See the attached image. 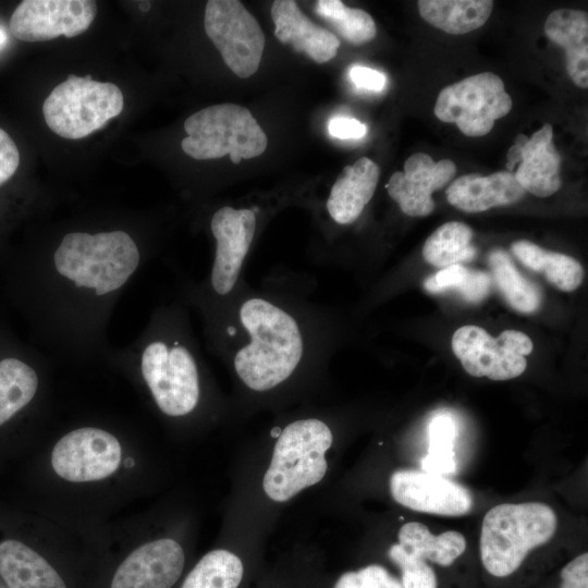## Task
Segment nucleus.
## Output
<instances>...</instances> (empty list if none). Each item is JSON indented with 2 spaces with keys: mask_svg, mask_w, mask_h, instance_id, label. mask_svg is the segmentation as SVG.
Returning a JSON list of instances; mask_svg holds the SVG:
<instances>
[{
  "mask_svg": "<svg viewBox=\"0 0 588 588\" xmlns=\"http://www.w3.org/2000/svg\"><path fill=\"white\" fill-rule=\"evenodd\" d=\"M315 287L310 275L275 268L210 321L217 353L247 392L270 394L322 371L339 334Z\"/></svg>",
  "mask_w": 588,
  "mask_h": 588,
  "instance_id": "f257e3e1",
  "label": "nucleus"
},
{
  "mask_svg": "<svg viewBox=\"0 0 588 588\" xmlns=\"http://www.w3.org/2000/svg\"><path fill=\"white\" fill-rule=\"evenodd\" d=\"M139 250L124 231L66 234L54 252L57 271L77 287L105 295L120 289L138 267Z\"/></svg>",
  "mask_w": 588,
  "mask_h": 588,
  "instance_id": "f03ea898",
  "label": "nucleus"
},
{
  "mask_svg": "<svg viewBox=\"0 0 588 588\" xmlns=\"http://www.w3.org/2000/svg\"><path fill=\"white\" fill-rule=\"evenodd\" d=\"M558 518L546 503H503L490 509L482 520L480 555L493 576L514 573L530 550L551 540Z\"/></svg>",
  "mask_w": 588,
  "mask_h": 588,
  "instance_id": "7ed1b4c3",
  "label": "nucleus"
},
{
  "mask_svg": "<svg viewBox=\"0 0 588 588\" xmlns=\"http://www.w3.org/2000/svg\"><path fill=\"white\" fill-rule=\"evenodd\" d=\"M330 426L319 417H302L281 427L271 463L264 476V490L275 502H285L324 477V453L331 446Z\"/></svg>",
  "mask_w": 588,
  "mask_h": 588,
  "instance_id": "20e7f679",
  "label": "nucleus"
},
{
  "mask_svg": "<svg viewBox=\"0 0 588 588\" xmlns=\"http://www.w3.org/2000/svg\"><path fill=\"white\" fill-rule=\"evenodd\" d=\"M260 205L236 208L224 205L210 219L215 254L204 289L210 321L215 319L248 283L246 261L259 231Z\"/></svg>",
  "mask_w": 588,
  "mask_h": 588,
  "instance_id": "39448f33",
  "label": "nucleus"
},
{
  "mask_svg": "<svg viewBox=\"0 0 588 588\" xmlns=\"http://www.w3.org/2000/svg\"><path fill=\"white\" fill-rule=\"evenodd\" d=\"M182 149L197 160L230 156L233 163L260 156L268 138L250 111L235 103H219L189 115Z\"/></svg>",
  "mask_w": 588,
  "mask_h": 588,
  "instance_id": "423d86ee",
  "label": "nucleus"
},
{
  "mask_svg": "<svg viewBox=\"0 0 588 588\" xmlns=\"http://www.w3.org/2000/svg\"><path fill=\"white\" fill-rule=\"evenodd\" d=\"M123 106V94L117 85L71 74L46 98L42 113L57 135L79 139L119 115Z\"/></svg>",
  "mask_w": 588,
  "mask_h": 588,
  "instance_id": "0eeeda50",
  "label": "nucleus"
},
{
  "mask_svg": "<svg viewBox=\"0 0 588 588\" xmlns=\"http://www.w3.org/2000/svg\"><path fill=\"white\" fill-rule=\"evenodd\" d=\"M140 368L159 409L182 417L197 407L201 388L196 354L179 338L154 340L144 350Z\"/></svg>",
  "mask_w": 588,
  "mask_h": 588,
  "instance_id": "6e6552de",
  "label": "nucleus"
},
{
  "mask_svg": "<svg viewBox=\"0 0 588 588\" xmlns=\"http://www.w3.org/2000/svg\"><path fill=\"white\" fill-rule=\"evenodd\" d=\"M512 109V98L503 81L492 72L468 76L444 87L434 105L436 117L445 123H455L467 136L488 134L494 121Z\"/></svg>",
  "mask_w": 588,
  "mask_h": 588,
  "instance_id": "1a4fd4ad",
  "label": "nucleus"
},
{
  "mask_svg": "<svg viewBox=\"0 0 588 588\" xmlns=\"http://www.w3.org/2000/svg\"><path fill=\"white\" fill-rule=\"evenodd\" d=\"M534 348L529 336L517 330H504L497 338L478 326H463L452 336V350L465 371L473 377L509 380L527 367L526 355Z\"/></svg>",
  "mask_w": 588,
  "mask_h": 588,
  "instance_id": "9d476101",
  "label": "nucleus"
},
{
  "mask_svg": "<svg viewBox=\"0 0 588 588\" xmlns=\"http://www.w3.org/2000/svg\"><path fill=\"white\" fill-rule=\"evenodd\" d=\"M204 26L224 63L236 76L247 78L257 72L265 49V34L242 2L207 1Z\"/></svg>",
  "mask_w": 588,
  "mask_h": 588,
  "instance_id": "9b49d317",
  "label": "nucleus"
},
{
  "mask_svg": "<svg viewBox=\"0 0 588 588\" xmlns=\"http://www.w3.org/2000/svg\"><path fill=\"white\" fill-rule=\"evenodd\" d=\"M121 461L117 438L99 428L84 427L62 437L53 448L51 464L63 479L85 482L112 475Z\"/></svg>",
  "mask_w": 588,
  "mask_h": 588,
  "instance_id": "f8f14e48",
  "label": "nucleus"
},
{
  "mask_svg": "<svg viewBox=\"0 0 588 588\" xmlns=\"http://www.w3.org/2000/svg\"><path fill=\"white\" fill-rule=\"evenodd\" d=\"M97 4L90 0H24L10 20V30L23 41L74 37L93 23Z\"/></svg>",
  "mask_w": 588,
  "mask_h": 588,
  "instance_id": "ddd939ff",
  "label": "nucleus"
},
{
  "mask_svg": "<svg viewBox=\"0 0 588 588\" xmlns=\"http://www.w3.org/2000/svg\"><path fill=\"white\" fill-rule=\"evenodd\" d=\"M390 491L397 503L422 513L462 516L473 507V495L468 489L426 471H394L390 478Z\"/></svg>",
  "mask_w": 588,
  "mask_h": 588,
  "instance_id": "4468645a",
  "label": "nucleus"
},
{
  "mask_svg": "<svg viewBox=\"0 0 588 588\" xmlns=\"http://www.w3.org/2000/svg\"><path fill=\"white\" fill-rule=\"evenodd\" d=\"M452 160L434 161L416 152L404 163V171L394 172L385 184L387 192L401 211L409 217H426L434 209L431 194L444 187L455 175Z\"/></svg>",
  "mask_w": 588,
  "mask_h": 588,
  "instance_id": "2eb2a0df",
  "label": "nucleus"
},
{
  "mask_svg": "<svg viewBox=\"0 0 588 588\" xmlns=\"http://www.w3.org/2000/svg\"><path fill=\"white\" fill-rule=\"evenodd\" d=\"M184 561L176 541L164 538L147 542L120 564L111 588H171L182 574Z\"/></svg>",
  "mask_w": 588,
  "mask_h": 588,
  "instance_id": "dca6fc26",
  "label": "nucleus"
},
{
  "mask_svg": "<svg viewBox=\"0 0 588 588\" xmlns=\"http://www.w3.org/2000/svg\"><path fill=\"white\" fill-rule=\"evenodd\" d=\"M274 35L295 51L305 53L317 63L332 60L340 40L330 30L310 21L294 0L273 1L270 9Z\"/></svg>",
  "mask_w": 588,
  "mask_h": 588,
  "instance_id": "f3484780",
  "label": "nucleus"
},
{
  "mask_svg": "<svg viewBox=\"0 0 588 588\" xmlns=\"http://www.w3.org/2000/svg\"><path fill=\"white\" fill-rule=\"evenodd\" d=\"M379 176V167L367 157L346 166L333 183L324 203L329 219L340 226L356 222L373 197Z\"/></svg>",
  "mask_w": 588,
  "mask_h": 588,
  "instance_id": "a211bd4d",
  "label": "nucleus"
},
{
  "mask_svg": "<svg viewBox=\"0 0 588 588\" xmlns=\"http://www.w3.org/2000/svg\"><path fill=\"white\" fill-rule=\"evenodd\" d=\"M445 194L452 206L474 213L517 203L526 192L513 173L500 171L487 176L477 173L460 176L449 185Z\"/></svg>",
  "mask_w": 588,
  "mask_h": 588,
  "instance_id": "6ab92c4d",
  "label": "nucleus"
},
{
  "mask_svg": "<svg viewBox=\"0 0 588 588\" xmlns=\"http://www.w3.org/2000/svg\"><path fill=\"white\" fill-rule=\"evenodd\" d=\"M552 125L546 123L522 149V160L514 177L525 192L549 197L561 186L559 151L552 143Z\"/></svg>",
  "mask_w": 588,
  "mask_h": 588,
  "instance_id": "aec40b11",
  "label": "nucleus"
},
{
  "mask_svg": "<svg viewBox=\"0 0 588 588\" xmlns=\"http://www.w3.org/2000/svg\"><path fill=\"white\" fill-rule=\"evenodd\" d=\"M549 40L561 46L566 54V70L580 88L588 87V15L580 10L560 9L544 23Z\"/></svg>",
  "mask_w": 588,
  "mask_h": 588,
  "instance_id": "412c9836",
  "label": "nucleus"
},
{
  "mask_svg": "<svg viewBox=\"0 0 588 588\" xmlns=\"http://www.w3.org/2000/svg\"><path fill=\"white\" fill-rule=\"evenodd\" d=\"M0 575L9 588H66L41 555L17 540L0 543Z\"/></svg>",
  "mask_w": 588,
  "mask_h": 588,
  "instance_id": "4be33fe9",
  "label": "nucleus"
},
{
  "mask_svg": "<svg viewBox=\"0 0 588 588\" xmlns=\"http://www.w3.org/2000/svg\"><path fill=\"white\" fill-rule=\"evenodd\" d=\"M491 0H420V16L430 25L452 35H463L481 27L489 19Z\"/></svg>",
  "mask_w": 588,
  "mask_h": 588,
  "instance_id": "5701e85b",
  "label": "nucleus"
},
{
  "mask_svg": "<svg viewBox=\"0 0 588 588\" xmlns=\"http://www.w3.org/2000/svg\"><path fill=\"white\" fill-rule=\"evenodd\" d=\"M511 250L524 266L543 273L546 279L561 291L571 292L581 284L583 267L568 255L546 250L527 240L512 243Z\"/></svg>",
  "mask_w": 588,
  "mask_h": 588,
  "instance_id": "b1692460",
  "label": "nucleus"
},
{
  "mask_svg": "<svg viewBox=\"0 0 588 588\" xmlns=\"http://www.w3.org/2000/svg\"><path fill=\"white\" fill-rule=\"evenodd\" d=\"M399 544L406 552L421 560L449 566L463 554L466 540L461 532L455 530L433 536L424 524L409 522L399 530Z\"/></svg>",
  "mask_w": 588,
  "mask_h": 588,
  "instance_id": "393cba45",
  "label": "nucleus"
},
{
  "mask_svg": "<svg viewBox=\"0 0 588 588\" xmlns=\"http://www.w3.org/2000/svg\"><path fill=\"white\" fill-rule=\"evenodd\" d=\"M488 261L499 291L512 308L531 314L540 307L542 295L539 287L517 270L507 253L495 248L490 252Z\"/></svg>",
  "mask_w": 588,
  "mask_h": 588,
  "instance_id": "a878e982",
  "label": "nucleus"
},
{
  "mask_svg": "<svg viewBox=\"0 0 588 588\" xmlns=\"http://www.w3.org/2000/svg\"><path fill=\"white\" fill-rule=\"evenodd\" d=\"M471 238L473 230L467 224L446 222L426 240L422 257L426 262L441 269L469 261L477 253Z\"/></svg>",
  "mask_w": 588,
  "mask_h": 588,
  "instance_id": "bb28decb",
  "label": "nucleus"
},
{
  "mask_svg": "<svg viewBox=\"0 0 588 588\" xmlns=\"http://www.w3.org/2000/svg\"><path fill=\"white\" fill-rule=\"evenodd\" d=\"M38 388V377L16 358L0 362V426L26 406Z\"/></svg>",
  "mask_w": 588,
  "mask_h": 588,
  "instance_id": "cd10ccee",
  "label": "nucleus"
},
{
  "mask_svg": "<svg viewBox=\"0 0 588 588\" xmlns=\"http://www.w3.org/2000/svg\"><path fill=\"white\" fill-rule=\"evenodd\" d=\"M243 571L242 561L234 553L213 550L199 560L181 588H237Z\"/></svg>",
  "mask_w": 588,
  "mask_h": 588,
  "instance_id": "c85d7f7f",
  "label": "nucleus"
},
{
  "mask_svg": "<svg viewBox=\"0 0 588 588\" xmlns=\"http://www.w3.org/2000/svg\"><path fill=\"white\" fill-rule=\"evenodd\" d=\"M315 9L321 19L352 45H364L377 34L373 19L362 9L346 7L340 0L317 1Z\"/></svg>",
  "mask_w": 588,
  "mask_h": 588,
  "instance_id": "c756f323",
  "label": "nucleus"
},
{
  "mask_svg": "<svg viewBox=\"0 0 588 588\" xmlns=\"http://www.w3.org/2000/svg\"><path fill=\"white\" fill-rule=\"evenodd\" d=\"M491 277L487 272L467 269L462 265H454L427 278L424 287L429 293L456 291L466 302L479 303L489 293Z\"/></svg>",
  "mask_w": 588,
  "mask_h": 588,
  "instance_id": "7c9ffc66",
  "label": "nucleus"
},
{
  "mask_svg": "<svg viewBox=\"0 0 588 588\" xmlns=\"http://www.w3.org/2000/svg\"><path fill=\"white\" fill-rule=\"evenodd\" d=\"M428 453L421 461L426 473L451 474L456 468L454 441L456 427L449 415H438L429 424Z\"/></svg>",
  "mask_w": 588,
  "mask_h": 588,
  "instance_id": "2f4dec72",
  "label": "nucleus"
},
{
  "mask_svg": "<svg viewBox=\"0 0 588 588\" xmlns=\"http://www.w3.org/2000/svg\"><path fill=\"white\" fill-rule=\"evenodd\" d=\"M389 558L401 568L403 588H437L436 574L425 560L406 552L399 543L390 547Z\"/></svg>",
  "mask_w": 588,
  "mask_h": 588,
  "instance_id": "473e14b6",
  "label": "nucleus"
},
{
  "mask_svg": "<svg viewBox=\"0 0 588 588\" xmlns=\"http://www.w3.org/2000/svg\"><path fill=\"white\" fill-rule=\"evenodd\" d=\"M334 588H403V586L384 567L372 564L357 572L344 573Z\"/></svg>",
  "mask_w": 588,
  "mask_h": 588,
  "instance_id": "72a5a7b5",
  "label": "nucleus"
},
{
  "mask_svg": "<svg viewBox=\"0 0 588 588\" xmlns=\"http://www.w3.org/2000/svg\"><path fill=\"white\" fill-rule=\"evenodd\" d=\"M20 164V152L9 134L0 128V185L15 173Z\"/></svg>",
  "mask_w": 588,
  "mask_h": 588,
  "instance_id": "f704fd0d",
  "label": "nucleus"
},
{
  "mask_svg": "<svg viewBox=\"0 0 588 588\" xmlns=\"http://www.w3.org/2000/svg\"><path fill=\"white\" fill-rule=\"evenodd\" d=\"M561 588H587L588 587V554L584 553L575 558L561 571Z\"/></svg>",
  "mask_w": 588,
  "mask_h": 588,
  "instance_id": "c9c22d12",
  "label": "nucleus"
},
{
  "mask_svg": "<svg viewBox=\"0 0 588 588\" xmlns=\"http://www.w3.org/2000/svg\"><path fill=\"white\" fill-rule=\"evenodd\" d=\"M328 131L341 139L360 138L367 133V126L354 118L334 117L328 123Z\"/></svg>",
  "mask_w": 588,
  "mask_h": 588,
  "instance_id": "e433bc0d",
  "label": "nucleus"
},
{
  "mask_svg": "<svg viewBox=\"0 0 588 588\" xmlns=\"http://www.w3.org/2000/svg\"><path fill=\"white\" fill-rule=\"evenodd\" d=\"M350 77L357 87L369 90H382L387 83L384 74L362 65L353 66Z\"/></svg>",
  "mask_w": 588,
  "mask_h": 588,
  "instance_id": "4c0bfd02",
  "label": "nucleus"
},
{
  "mask_svg": "<svg viewBox=\"0 0 588 588\" xmlns=\"http://www.w3.org/2000/svg\"><path fill=\"white\" fill-rule=\"evenodd\" d=\"M528 142V137L524 134H518L515 139L514 144L511 146V148L507 150L506 154V171L513 173L514 167L520 162L522 160V149Z\"/></svg>",
  "mask_w": 588,
  "mask_h": 588,
  "instance_id": "58836bf2",
  "label": "nucleus"
},
{
  "mask_svg": "<svg viewBox=\"0 0 588 588\" xmlns=\"http://www.w3.org/2000/svg\"><path fill=\"white\" fill-rule=\"evenodd\" d=\"M7 41V34L3 29L0 28V48L5 44Z\"/></svg>",
  "mask_w": 588,
  "mask_h": 588,
  "instance_id": "ea45409f",
  "label": "nucleus"
},
{
  "mask_svg": "<svg viewBox=\"0 0 588 588\" xmlns=\"http://www.w3.org/2000/svg\"><path fill=\"white\" fill-rule=\"evenodd\" d=\"M139 8H140V10H143V11H148L149 8H150V4H149L148 2H145V3H142V4L139 5Z\"/></svg>",
  "mask_w": 588,
  "mask_h": 588,
  "instance_id": "a19ab883",
  "label": "nucleus"
},
{
  "mask_svg": "<svg viewBox=\"0 0 588 588\" xmlns=\"http://www.w3.org/2000/svg\"><path fill=\"white\" fill-rule=\"evenodd\" d=\"M125 465H126L127 467L134 466V461H133V458H131V457L126 458Z\"/></svg>",
  "mask_w": 588,
  "mask_h": 588,
  "instance_id": "79ce46f5",
  "label": "nucleus"
}]
</instances>
